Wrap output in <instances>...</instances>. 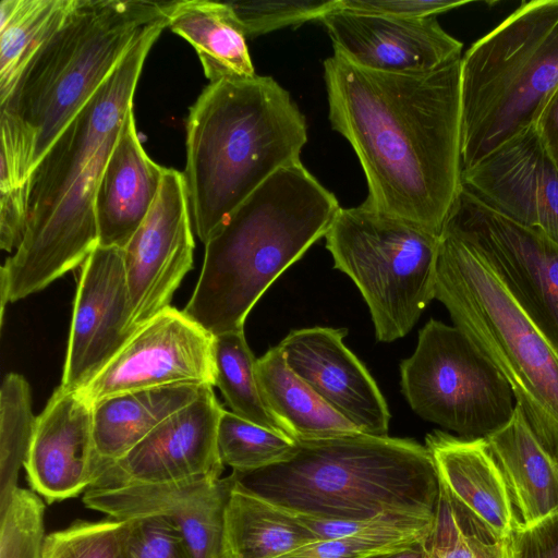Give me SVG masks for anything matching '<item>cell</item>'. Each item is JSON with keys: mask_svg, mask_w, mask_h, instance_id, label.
Returning a JSON list of instances; mask_svg holds the SVG:
<instances>
[{"mask_svg": "<svg viewBox=\"0 0 558 558\" xmlns=\"http://www.w3.org/2000/svg\"><path fill=\"white\" fill-rule=\"evenodd\" d=\"M168 20V27L195 49L210 83L256 74L229 2L173 1Z\"/></svg>", "mask_w": 558, "mask_h": 558, "instance_id": "obj_25", "label": "cell"}, {"mask_svg": "<svg viewBox=\"0 0 558 558\" xmlns=\"http://www.w3.org/2000/svg\"><path fill=\"white\" fill-rule=\"evenodd\" d=\"M441 232L477 245L558 355V243L490 209L464 187Z\"/></svg>", "mask_w": 558, "mask_h": 558, "instance_id": "obj_11", "label": "cell"}, {"mask_svg": "<svg viewBox=\"0 0 558 558\" xmlns=\"http://www.w3.org/2000/svg\"><path fill=\"white\" fill-rule=\"evenodd\" d=\"M169 20L142 33L96 94L57 137L28 186V221L15 253L0 269L5 304L38 292L84 264L98 246L95 202L150 48Z\"/></svg>", "mask_w": 558, "mask_h": 558, "instance_id": "obj_2", "label": "cell"}, {"mask_svg": "<svg viewBox=\"0 0 558 558\" xmlns=\"http://www.w3.org/2000/svg\"><path fill=\"white\" fill-rule=\"evenodd\" d=\"M345 328L290 331L278 344L290 368L361 433L388 436L390 413L377 384L343 343Z\"/></svg>", "mask_w": 558, "mask_h": 558, "instance_id": "obj_19", "label": "cell"}, {"mask_svg": "<svg viewBox=\"0 0 558 558\" xmlns=\"http://www.w3.org/2000/svg\"><path fill=\"white\" fill-rule=\"evenodd\" d=\"M424 547L426 558H511L510 537L495 536L441 486L435 518L424 539Z\"/></svg>", "mask_w": 558, "mask_h": 558, "instance_id": "obj_30", "label": "cell"}, {"mask_svg": "<svg viewBox=\"0 0 558 558\" xmlns=\"http://www.w3.org/2000/svg\"><path fill=\"white\" fill-rule=\"evenodd\" d=\"M229 477L292 514L345 521L434 519L440 490L425 445L364 433L296 440L287 459Z\"/></svg>", "mask_w": 558, "mask_h": 558, "instance_id": "obj_4", "label": "cell"}, {"mask_svg": "<svg viewBox=\"0 0 558 558\" xmlns=\"http://www.w3.org/2000/svg\"><path fill=\"white\" fill-rule=\"evenodd\" d=\"M325 240L333 267L364 298L377 340L407 336L435 299L440 234L363 203L340 207Z\"/></svg>", "mask_w": 558, "mask_h": 558, "instance_id": "obj_9", "label": "cell"}, {"mask_svg": "<svg viewBox=\"0 0 558 558\" xmlns=\"http://www.w3.org/2000/svg\"><path fill=\"white\" fill-rule=\"evenodd\" d=\"M213 353L215 386L220 389L231 412L290 437L267 408L258 381L257 360L247 344L244 330L214 336Z\"/></svg>", "mask_w": 558, "mask_h": 558, "instance_id": "obj_29", "label": "cell"}, {"mask_svg": "<svg viewBox=\"0 0 558 558\" xmlns=\"http://www.w3.org/2000/svg\"><path fill=\"white\" fill-rule=\"evenodd\" d=\"M316 541L298 515L232 485L225 513L223 558H278Z\"/></svg>", "mask_w": 558, "mask_h": 558, "instance_id": "obj_27", "label": "cell"}, {"mask_svg": "<svg viewBox=\"0 0 558 558\" xmlns=\"http://www.w3.org/2000/svg\"><path fill=\"white\" fill-rule=\"evenodd\" d=\"M511 558H558V512L520 524L510 536Z\"/></svg>", "mask_w": 558, "mask_h": 558, "instance_id": "obj_40", "label": "cell"}, {"mask_svg": "<svg viewBox=\"0 0 558 558\" xmlns=\"http://www.w3.org/2000/svg\"><path fill=\"white\" fill-rule=\"evenodd\" d=\"M173 1L77 0L0 101V174L28 184L44 155Z\"/></svg>", "mask_w": 558, "mask_h": 558, "instance_id": "obj_3", "label": "cell"}, {"mask_svg": "<svg viewBox=\"0 0 558 558\" xmlns=\"http://www.w3.org/2000/svg\"><path fill=\"white\" fill-rule=\"evenodd\" d=\"M46 537L43 499L17 486L0 508V558H43Z\"/></svg>", "mask_w": 558, "mask_h": 558, "instance_id": "obj_34", "label": "cell"}, {"mask_svg": "<svg viewBox=\"0 0 558 558\" xmlns=\"http://www.w3.org/2000/svg\"><path fill=\"white\" fill-rule=\"evenodd\" d=\"M534 128L558 171V88L539 110Z\"/></svg>", "mask_w": 558, "mask_h": 558, "instance_id": "obj_41", "label": "cell"}, {"mask_svg": "<svg viewBox=\"0 0 558 558\" xmlns=\"http://www.w3.org/2000/svg\"><path fill=\"white\" fill-rule=\"evenodd\" d=\"M35 423L27 380L20 374L9 373L0 389V508L17 487Z\"/></svg>", "mask_w": 558, "mask_h": 558, "instance_id": "obj_31", "label": "cell"}, {"mask_svg": "<svg viewBox=\"0 0 558 558\" xmlns=\"http://www.w3.org/2000/svg\"><path fill=\"white\" fill-rule=\"evenodd\" d=\"M425 446L449 496L495 536L509 538L521 523L486 439L434 430L426 435Z\"/></svg>", "mask_w": 558, "mask_h": 558, "instance_id": "obj_21", "label": "cell"}, {"mask_svg": "<svg viewBox=\"0 0 558 558\" xmlns=\"http://www.w3.org/2000/svg\"><path fill=\"white\" fill-rule=\"evenodd\" d=\"M129 521L78 520L47 535L43 558H120Z\"/></svg>", "mask_w": 558, "mask_h": 558, "instance_id": "obj_35", "label": "cell"}, {"mask_svg": "<svg viewBox=\"0 0 558 558\" xmlns=\"http://www.w3.org/2000/svg\"><path fill=\"white\" fill-rule=\"evenodd\" d=\"M460 61L424 73L324 61L328 118L364 171V203L437 234L461 189Z\"/></svg>", "mask_w": 558, "mask_h": 558, "instance_id": "obj_1", "label": "cell"}, {"mask_svg": "<svg viewBox=\"0 0 558 558\" xmlns=\"http://www.w3.org/2000/svg\"><path fill=\"white\" fill-rule=\"evenodd\" d=\"M28 184H14L0 179V247L12 252L26 231L28 221Z\"/></svg>", "mask_w": 558, "mask_h": 558, "instance_id": "obj_38", "label": "cell"}, {"mask_svg": "<svg viewBox=\"0 0 558 558\" xmlns=\"http://www.w3.org/2000/svg\"><path fill=\"white\" fill-rule=\"evenodd\" d=\"M461 185L490 209L558 243V171L534 125L463 169Z\"/></svg>", "mask_w": 558, "mask_h": 558, "instance_id": "obj_17", "label": "cell"}, {"mask_svg": "<svg viewBox=\"0 0 558 558\" xmlns=\"http://www.w3.org/2000/svg\"><path fill=\"white\" fill-rule=\"evenodd\" d=\"M320 22L333 52L368 70L424 73L462 58L463 44L449 35L436 16L393 17L339 5Z\"/></svg>", "mask_w": 558, "mask_h": 558, "instance_id": "obj_18", "label": "cell"}, {"mask_svg": "<svg viewBox=\"0 0 558 558\" xmlns=\"http://www.w3.org/2000/svg\"><path fill=\"white\" fill-rule=\"evenodd\" d=\"M434 519L392 515L360 533L319 539L278 558H368L424 538Z\"/></svg>", "mask_w": 558, "mask_h": 558, "instance_id": "obj_32", "label": "cell"}, {"mask_svg": "<svg viewBox=\"0 0 558 558\" xmlns=\"http://www.w3.org/2000/svg\"><path fill=\"white\" fill-rule=\"evenodd\" d=\"M120 558H193L184 535L169 519H131Z\"/></svg>", "mask_w": 558, "mask_h": 558, "instance_id": "obj_37", "label": "cell"}, {"mask_svg": "<svg viewBox=\"0 0 558 558\" xmlns=\"http://www.w3.org/2000/svg\"><path fill=\"white\" fill-rule=\"evenodd\" d=\"M165 170L145 153L131 109L97 189L95 214L99 246L125 247L151 208Z\"/></svg>", "mask_w": 558, "mask_h": 558, "instance_id": "obj_22", "label": "cell"}, {"mask_svg": "<svg viewBox=\"0 0 558 558\" xmlns=\"http://www.w3.org/2000/svg\"><path fill=\"white\" fill-rule=\"evenodd\" d=\"M400 384L420 417L466 438L504 427L517 404L505 377L468 336L437 319L418 331L413 354L400 364Z\"/></svg>", "mask_w": 558, "mask_h": 558, "instance_id": "obj_10", "label": "cell"}, {"mask_svg": "<svg viewBox=\"0 0 558 558\" xmlns=\"http://www.w3.org/2000/svg\"><path fill=\"white\" fill-rule=\"evenodd\" d=\"M340 0H255L229 2L247 38L310 21H320Z\"/></svg>", "mask_w": 558, "mask_h": 558, "instance_id": "obj_36", "label": "cell"}, {"mask_svg": "<svg viewBox=\"0 0 558 558\" xmlns=\"http://www.w3.org/2000/svg\"><path fill=\"white\" fill-rule=\"evenodd\" d=\"M220 459L232 471L248 472L287 459L296 440L223 409L217 433Z\"/></svg>", "mask_w": 558, "mask_h": 558, "instance_id": "obj_33", "label": "cell"}, {"mask_svg": "<svg viewBox=\"0 0 558 558\" xmlns=\"http://www.w3.org/2000/svg\"><path fill=\"white\" fill-rule=\"evenodd\" d=\"M105 462L93 436V404L78 390L59 386L36 417L24 469L33 490L48 504L89 489Z\"/></svg>", "mask_w": 558, "mask_h": 558, "instance_id": "obj_20", "label": "cell"}, {"mask_svg": "<svg viewBox=\"0 0 558 558\" xmlns=\"http://www.w3.org/2000/svg\"><path fill=\"white\" fill-rule=\"evenodd\" d=\"M306 142L305 117L272 77L209 83L189 111L183 172L202 242L271 174L300 162Z\"/></svg>", "mask_w": 558, "mask_h": 558, "instance_id": "obj_6", "label": "cell"}, {"mask_svg": "<svg viewBox=\"0 0 558 558\" xmlns=\"http://www.w3.org/2000/svg\"><path fill=\"white\" fill-rule=\"evenodd\" d=\"M506 480L520 523L558 512V462L544 449L515 404L511 420L485 437Z\"/></svg>", "mask_w": 558, "mask_h": 558, "instance_id": "obj_23", "label": "cell"}, {"mask_svg": "<svg viewBox=\"0 0 558 558\" xmlns=\"http://www.w3.org/2000/svg\"><path fill=\"white\" fill-rule=\"evenodd\" d=\"M214 336L168 306L137 328L80 391L92 404L136 390L179 384L215 386Z\"/></svg>", "mask_w": 558, "mask_h": 558, "instance_id": "obj_12", "label": "cell"}, {"mask_svg": "<svg viewBox=\"0 0 558 558\" xmlns=\"http://www.w3.org/2000/svg\"><path fill=\"white\" fill-rule=\"evenodd\" d=\"M232 485L229 476L166 483L119 481L90 487L83 502L121 521L165 517L180 529L193 558H223L225 513Z\"/></svg>", "mask_w": 558, "mask_h": 558, "instance_id": "obj_15", "label": "cell"}, {"mask_svg": "<svg viewBox=\"0 0 558 558\" xmlns=\"http://www.w3.org/2000/svg\"><path fill=\"white\" fill-rule=\"evenodd\" d=\"M468 0H340V8L393 17H426L458 9Z\"/></svg>", "mask_w": 558, "mask_h": 558, "instance_id": "obj_39", "label": "cell"}, {"mask_svg": "<svg viewBox=\"0 0 558 558\" xmlns=\"http://www.w3.org/2000/svg\"><path fill=\"white\" fill-rule=\"evenodd\" d=\"M558 88V0L522 2L460 61L462 170L533 126Z\"/></svg>", "mask_w": 558, "mask_h": 558, "instance_id": "obj_8", "label": "cell"}, {"mask_svg": "<svg viewBox=\"0 0 558 558\" xmlns=\"http://www.w3.org/2000/svg\"><path fill=\"white\" fill-rule=\"evenodd\" d=\"M77 0L0 2V101L45 41L64 23Z\"/></svg>", "mask_w": 558, "mask_h": 558, "instance_id": "obj_28", "label": "cell"}, {"mask_svg": "<svg viewBox=\"0 0 558 558\" xmlns=\"http://www.w3.org/2000/svg\"><path fill=\"white\" fill-rule=\"evenodd\" d=\"M435 299L505 377L533 434L558 462V355L477 245L441 232Z\"/></svg>", "mask_w": 558, "mask_h": 558, "instance_id": "obj_7", "label": "cell"}, {"mask_svg": "<svg viewBox=\"0 0 558 558\" xmlns=\"http://www.w3.org/2000/svg\"><path fill=\"white\" fill-rule=\"evenodd\" d=\"M340 209L302 161L271 174L205 243L203 268L183 312L213 336L244 330L271 283L319 239Z\"/></svg>", "mask_w": 558, "mask_h": 558, "instance_id": "obj_5", "label": "cell"}, {"mask_svg": "<svg viewBox=\"0 0 558 558\" xmlns=\"http://www.w3.org/2000/svg\"><path fill=\"white\" fill-rule=\"evenodd\" d=\"M193 252L185 178L166 168L151 208L122 248L135 330L170 306L174 291L193 267Z\"/></svg>", "mask_w": 558, "mask_h": 558, "instance_id": "obj_13", "label": "cell"}, {"mask_svg": "<svg viewBox=\"0 0 558 558\" xmlns=\"http://www.w3.org/2000/svg\"><path fill=\"white\" fill-rule=\"evenodd\" d=\"M134 331L122 250L98 245L77 281L60 386L84 388Z\"/></svg>", "mask_w": 558, "mask_h": 558, "instance_id": "obj_14", "label": "cell"}, {"mask_svg": "<svg viewBox=\"0 0 558 558\" xmlns=\"http://www.w3.org/2000/svg\"><path fill=\"white\" fill-rule=\"evenodd\" d=\"M425 537L405 546L380 553L368 558H426L424 547Z\"/></svg>", "mask_w": 558, "mask_h": 558, "instance_id": "obj_42", "label": "cell"}, {"mask_svg": "<svg viewBox=\"0 0 558 558\" xmlns=\"http://www.w3.org/2000/svg\"><path fill=\"white\" fill-rule=\"evenodd\" d=\"M256 368L268 410L292 439L310 440L361 433L290 368L279 345L257 359Z\"/></svg>", "mask_w": 558, "mask_h": 558, "instance_id": "obj_26", "label": "cell"}, {"mask_svg": "<svg viewBox=\"0 0 558 558\" xmlns=\"http://www.w3.org/2000/svg\"><path fill=\"white\" fill-rule=\"evenodd\" d=\"M207 385L179 384L114 395L93 404L98 457L121 459L171 414L196 399Z\"/></svg>", "mask_w": 558, "mask_h": 558, "instance_id": "obj_24", "label": "cell"}, {"mask_svg": "<svg viewBox=\"0 0 558 558\" xmlns=\"http://www.w3.org/2000/svg\"><path fill=\"white\" fill-rule=\"evenodd\" d=\"M223 408L213 386L181 408L121 459L105 463L95 486L119 481L166 483L195 477H221L217 444Z\"/></svg>", "mask_w": 558, "mask_h": 558, "instance_id": "obj_16", "label": "cell"}]
</instances>
